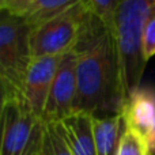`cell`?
Listing matches in <instances>:
<instances>
[{
    "label": "cell",
    "instance_id": "cell-6",
    "mask_svg": "<svg viewBox=\"0 0 155 155\" xmlns=\"http://www.w3.org/2000/svg\"><path fill=\"white\" fill-rule=\"evenodd\" d=\"M76 101V53L75 51L60 59L56 75L52 83L45 109L44 123H61L75 113Z\"/></svg>",
    "mask_w": 155,
    "mask_h": 155
},
{
    "label": "cell",
    "instance_id": "cell-2",
    "mask_svg": "<svg viewBox=\"0 0 155 155\" xmlns=\"http://www.w3.org/2000/svg\"><path fill=\"white\" fill-rule=\"evenodd\" d=\"M155 0H124L114 23V38L120 57L125 98L140 87L147 61L143 57L142 37Z\"/></svg>",
    "mask_w": 155,
    "mask_h": 155
},
{
    "label": "cell",
    "instance_id": "cell-11",
    "mask_svg": "<svg viewBox=\"0 0 155 155\" xmlns=\"http://www.w3.org/2000/svg\"><path fill=\"white\" fill-rule=\"evenodd\" d=\"M125 121L123 114L94 116V137L97 155H117L121 137L125 132Z\"/></svg>",
    "mask_w": 155,
    "mask_h": 155
},
{
    "label": "cell",
    "instance_id": "cell-12",
    "mask_svg": "<svg viewBox=\"0 0 155 155\" xmlns=\"http://www.w3.org/2000/svg\"><path fill=\"white\" fill-rule=\"evenodd\" d=\"M124 0H86L91 14L114 35V23L118 8Z\"/></svg>",
    "mask_w": 155,
    "mask_h": 155
},
{
    "label": "cell",
    "instance_id": "cell-15",
    "mask_svg": "<svg viewBox=\"0 0 155 155\" xmlns=\"http://www.w3.org/2000/svg\"><path fill=\"white\" fill-rule=\"evenodd\" d=\"M142 49L146 61H148L151 57L155 56V7L147 18L144 29H143Z\"/></svg>",
    "mask_w": 155,
    "mask_h": 155
},
{
    "label": "cell",
    "instance_id": "cell-9",
    "mask_svg": "<svg viewBox=\"0 0 155 155\" xmlns=\"http://www.w3.org/2000/svg\"><path fill=\"white\" fill-rule=\"evenodd\" d=\"M59 124L72 155H97L93 114L75 112Z\"/></svg>",
    "mask_w": 155,
    "mask_h": 155
},
{
    "label": "cell",
    "instance_id": "cell-8",
    "mask_svg": "<svg viewBox=\"0 0 155 155\" xmlns=\"http://www.w3.org/2000/svg\"><path fill=\"white\" fill-rule=\"evenodd\" d=\"M121 114L128 128L146 137L155 121V88H136L127 98Z\"/></svg>",
    "mask_w": 155,
    "mask_h": 155
},
{
    "label": "cell",
    "instance_id": "cell-13",
    "mask_svg": "<svg viewBox=\"0 0 155 155\" xmlns=\"http://www.w3.org/2000/svg\"><path fill=\"white\" fill-rule=\"evenodd\" d=\"M42 155H72L59 123H45Z\"/></svg>",
    "mask_w": 155,
    "mask_h": 155
},
{
    "label": "cell",
    "instance_id": "cell-16",
    "mask_svg": "<svg viewBox=\"0 0 155 155\" xmlns=\"http://www.w3.org/2000/svg\"><path fill=\"white\" fill-rule=\"evenodd\" d=\"M12 95L11 90L8 88V86L5 84V82L0 78V125H2V120H3V114H4V109L7 106L8 101Z\"/></svg>",
    "mask_w": 155,
    "mask_h": 155
},
{
    "label": "cell",
    "instance_id": "cell-19",
    "mask_svg": "<svg viewBox=\"0 0 155 155\" xmlns=\"http://www.w3.org/2000/svg\"><path fill=\"white\" fill-rule=\"evenodd\" d=\"M41 155H42V154H41Z\"/></svg>",
    "mask_w": 155,
    "mask_h": 155
},
{
    "label": "cell",
    "instance_id": "cell-10",
    "mask_svg": "<svg viewBox=\"0 0 155 155\" xmlns=\"http://www.w3.org/2000/svg\"><path fill=\"white\" fill-rule=\"evenodd\" d=\"M80 2L82 0H22L8 7L5 11L25 19L30 26L34 27L60 15Z\"/></svg>",
    "mask_w": 155,
    "mask_h": 155
},
{
    "label": "cell",
    "instance_id": "cell-14",
    "mask_svg": "<svg viewBox=\"0 0 155 155\" xmlns=\"http://www.w3.org/2000/svg\"><path fill=\"white\" fill-rule=\"evenodd\" d=\"M117 155H150L144 136L127 127L118 146Z\"/></svg>",
    "mask_w": 155,
    "mask_h": 155
},
{
    "label": "cell",
    "instance_id": "cell-7",
    "mask_svg": "<svg viewBox=\"0 0 155 155\" xmlns=\"http://www.w3.org/2000/svg\"><path fill=\"white\" fill-rule=\"evenodd\" d=\"M61 57L63 56L31 57V61L25 74L21 98L23 99L26 106L41 120Z\"/></svg>",
    "mask_w": 155,
    "mask_h": 155
},
{
    "label": "cell",
    "instance_id": "cell-4",
    "mask_svg": "<svg viewBox=\"0 0 155 155\" xmlns=\"http://www.w3.org/2000/svg\"><path fill=\"white\" fill-rule=\"evenodd\" d=\"M31 26L25 19L0 11V78L14 97H21L25 74L31 61Z\"/></svg>",
    "mask_w": 155,
    "mask_h": 155
},
{
    "label": "cell",
    "instance_id": "cell-18",
    "mask_svg": "<svg viewBox=\"0 0 155 155\" xmlns=\"http://www.w3.org/2000/svg\"><path fill=\"white\" fill-rule=\"evenodd\" d=\"M18 2H22V0H0V11H5L8 7H11Z\"/></svg>",
    "mask_w": 155,
    "mask_h": 155
},
{
    "label": "cell",
    "instance_id": "cell-17",
    "mask_svg": "<svg viewBox=\"0 0 155 155\" xmlns=\"http://www.w3.org/2000/svg\"><path fill=\"white\" fill-rule=\"evenodd\" d=\"M144 139H146V143H147L150 155H155V121H154L153 125H151L150 131L147 132Z\"/></svg>",
    "mask_w": 155,
    "mask_h": 155
},
{
    "label": "cell",
    "instance_id": "cell-3",
    "mask_svg": "<svg viewBox=\"0 0 155 155\" xmlns=\"http://www.w3.org/2000/svg\"><path fill=\"white\" fill-rule=\"evenodd\" d=\"M91 11L86 0L52 19L31 27V57L64 56L75 51Z\"/></svg>",
    "mask_w": 155,
    "mask_h": 155
},
{
    "label": "cell",
    "instance_id": "cell-1",
    "mask_svg": "<svg viewBox=\"0 0 155 155\" xmlns=\"http://www.w3.org/2000/svg\"><path fill=\"white\" fill-rule=\"evenodd\" d=\"M75 53V112L95 117L121 114L127 98L116 38L93 14L86 22Z\"/></svg>",
    "mask_w": 155,
    "mask_h": 155
},
{
    "label": "cell",
    "instance_id": "cell-5",
    "mask_svg": "<svg viewBox=\"0 0 155 155\" xmlns=\"http://www.w3.org/2000/svg\"><path fill=\"white\" fill-rule=\"evenodd\" d=\"M45 123L21 97H11L0 125V155H41Z\"/></svg>",
    "mask_w": 155,
    "mask_h": 155
}]
</instances>
